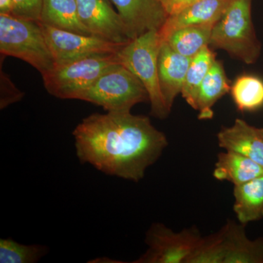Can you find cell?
Returning <instances> with one entry per match:
<instances>
[{"instance_id":"obj_24","label":"cell","mask_w":263,"mask_h":263,"mask_svg":"<svg viewBox=\"0 0 263 263\" xmlns=\"http://www.w3.org/2000/svg\"><path fill=\"white\" fill-rule=\"evenodd\" d=\"M12 15L39 22L42 13L43 0H13Z\"/></svg>"},{"instance_id":"obj_7","label":"cell","mask_w":263,"mask_h":263,"mask_svg":"<svg viewBox=\"0 0 263 263\" xmlns=\"http://www.w3.org/2000/svg\"><path fill=\"white\" fill-rule=\"evenodd\" d=\"M201 238L195 226L175 232L162 223H154L147 231L144 254L133 263H186Z\"/></svg>"},{"instance_id":"obj_28","label":"cell","mask_w":263,"mask_h":263,"mask_svg":"<svg viewBox=\"0 0 263 263\" xmlns=\"http://www.w3.org/2000/svg\"><path fill=\"white\" fill-rule=\"evenodd\" d=\"M259 133H260L261 136H262V137L263 138V127L259 128Z\"/></svg>"},{"instance_id":"obj_12","label":"cell","mask_w":263,"mask_h":263,"mask_svg":"<svg viewBox=\"0 0 263 263\" xmlns=\"http://www.w3.org/2000/svg\"><path fill=\"white\" fill-rule=\"evenodd\" d=\"M231 0H199L169 15L159 31L162 41L171 32L193 26H214L220 20Z\"/></svg>"},{"instance_id":"obj_11","label":"cell","mask_w":263,"mask_h":263,"mask_svg":"<svg viewBox=\"0 0 263 263\" xmlns=\"http://www.w3.org/2000/svg\"><path fill=\"white\" fill-rule=\"evenodd\" d=\"M193 58L174 51L162 41L158 57L159 84L164 105L171 113L176 97L181 93L189 67Z\"/></svg>"},{"instance_id":"obj_2","label":"cell","mask_w":263,"mask_h":263,"mask_svg":"<svg viewBox=\"0 0 263 263\" xmlns=\"http://www.w3.org/2000/svg\"><path fill=\"white\" fill-rule=\"evenodd\" d=\"M252 0H231L220 20L214 26L210 46L224 50L246 64L255 63L262 46L252 18Z\"/></svg>"},{"instance_id":"obj_17","label":"cell","mask_w":263,"mask_h":263,"mask_svg":"<svg viewBox=\"0 0 263 263\" xmlns=\"http://www.w3.org/2000/svg\"><path fill=\"white\" fill-rule=\"evenodd\" d=\"M233 205L237 219L247 224L263 218V175L234 186Z\"/></svg>"},{"instance_id":"obj_8","label":"cell","mask_w":263,"mask_h":263,"mask_svg":"<svg viewBox=\"0 0 263 263\" xmlns=\"http://www.w3.org/2000/svg\"><path fill=\"white\" fill-rule=\"evenodd\" d=\"M39 23L55 64L67 63L96 55L114 54L126 45L111 42L98 36L85 35Z\"/></svg>"},{"instance_id":"obj_6","label":"cell","mask_w":263,"mask_h":263,"mask_svg":"<svg viewBox=\"0 0 263 263\" xmlns=\"http://www.w3.org/2000/svg\"><path fill=\"white\" fill-rule=\"evenodd\" d=\"M117 53L55 64L53 68L42 75L46 91L55 98L78 100L103 72L119 63Z\"/></svg>"},{"instance_id":"obj_26","label":"cell","mask_w":263,"mask_h":263,"mask_svg":"<svg viewBox=\"0 0 263 263\" xmlns=\"http://www.w3.org/2000/svg\"><path fill=\"white\" fill-rule=\"evenodd\" d=\"M197 1L199 0H162V3L167 14L171 15Z\"/></svg>"},{"instance_id":"obj_21","label":"cell","mask_w":263,"mask_h":263,"mask_svg":"<svg viewBox=\"0 0 263 263\" xmlns=\"http://www.w3.org/2000/svg\"><path fill=\"white\" fill-rule=\"evenodd\" d=\"M216 60V53L209 46L204 48L192 60L181 94L193 109L196 104L199 88Z\"/></svg>"},{"instance_id":"obj_25","label":"cell","mask_w":263,"mask_h":263,"mask_svg":"<svg viewBox=\"0 0 263 263\" xmlns=\"http://www.w3.org/2000/svg\"><path fill=\"white\" fill-rule=\"evenodd\" d=\"M1 66L0 83H1V94H0V108H6L11 104L20 101L24 98V93L20 91L10 79L9 76L3 70Z\"/></svg>"},{"instance_id":"obj_5","label":"cell","mask_w":263,"mask_h":263,"mask_svg":"<svg viewBox=\"0 0 263 263\" xmlns=\"http://www.w3.org/2000/svg\"><path fill=\"white\" fill-rule=\"evenodd\" d=\"M78 100L95 104L107 112L131 111L137 104L149 102L144 85L119 63L103 72Z\"/></svg>"},{"instance_id":"obj_1","label":"cell","mask_w":263,"mask_h":263,"mask_svg":"<svg viewBox=\"0 0 263 263\" xmlns=\"http://www.w3.org/2000/svg\"><path fill=\"white\" fill-rule=\"evenodd\" d=\"M76 155L103 174L139 182L168 146L146 116L130 111L91 114L73 132Z\"/></svg>"},{"instance_id":"obj_22","label":"cell","mask_w":263,"mask_h":263,"mask_svg":"<svg viewBox=\"0 0 263 263\" xmlns=\"http://www.w3.org/2000/svg\"><path fill=\"white\" fill-rule=\"evenodd\" d=\"M226 257L224 227L219 231L201 237L186 263H223Z\"/></svg>"},{"instance_id":"obj_9","label":"cell","mask_w":263,"mask_h":263,"mask_svg":"<svg viewBox=\"0 0 263 263\" xmlns=\"http://www.w3.org/2000/svg\"><path fill=\"white\" fill-rule=\"evenodd\" d=\"M82 24L93 35L127 44L131 40L118 12L108 0H76Z\"/></svg>"},{"instance_id":"obj_20","label":"cell","mask_w":263,"mask_h":263,"mask_svg":"<svg viewBox=\"0 0 263 263\" xmlns=\"http://www.w3.org/2000/svg\"><path fill=\"white\" fill-rule=\"evenodd\" d=\"M230 92L240 111H255L263 107V80L258 76H238L232 85Z\"/></svg>"},{"instance_id":"obj_19","label":"cell","mask_w":263,"mask_h":263,"mask_svg":"<svg viewBox=\"0 0 263 263\" xmlns=\"http://www.w3.org/2000/svg\"><path fill=\"white\" fill-rule=\"evenodd\" d=\"M214 26H193L176 29L163 41L183 56L193 58L204 48L210 46Z\"/></svg>"},{"instance_id":"obj_16","label":"cell","mask_w":263,"mask_h":263,"mask_svg":"<svg viewBox=\"0 0 263 263\" xmlns=\"http://www.w3.org/2000/svg\"><path fill=\"white\" fill-rule=\"evenodd\" d=\"M263 175V167L245 156L226 151L217 156L213 176L219 181H228L234 186Z\"/></svg>"},{"instance_id":"obj_13","label":"cell","mask_w":263,"mask_h":263,"mask_svg":"<svg viewBox=\"0 0 263 263\" xmlns=\"http://www.w3.org/2000/svg\"><path fill=\"white\" fill-rule=\"evenodd\" d=\"M217 139L221 148L245 156L263 167V138L259 128L236 119L231 127H221Z\"/></svg>"},{"instance_id":"obj_15","label":"cell","mask_w":263,"mask_h":263,"mask_svg":"<svg viewBox=\"0 0 263 263\" xmlns=\"http://www.w3.org/2000/svg\"><path fill=\"white\" fill-rule=\"evenodd\" d=\"M231 89L222 62L216 60L202 81L197 93L195 110L198 111L200 120L212 119L213 106Z\"/></svg>"},{"instance_id":"obj_3","label":"cell","mask_w":263,"mask_h":263,"mask_svg":"<svg viewBox=\"0 0 263 263\" xmlns=\"http://www.w3.org/2000/svg\"><path fill=\"white\" fill-rule=\"evenodd\" d=\"M0 53L27 62L41 75L55 60L39 22L0 13Z\"/></svg>"},{"instance_id":"obj_10","label":"cell","mask_w":263,"mask_h":263,"mask_svg":"<svg viewBox=\"0 0 263 263\" xmlns=\"http://www.w3.org/2000/svg\"><path fill=\"white\" fill-rule=\"evenodd\" d=\"M125 26L129 39L160 31L168 14L162 0H110Z\"/></svg>"},{"instance_id":"obj_27","label":"cell","mask_w":263,"mask_h":263,"mask_svg":"<svg viewBox=\"0 0 263 263\" xmlns=\"http://www.w3.org/2000/svg\"><path fill=\"white\" fill-rule=\"evenodd\" d=\"M13 7V0H0V13L11 14Z\"/></svg>"},{"instance_id":"obj_14","label":"cell","mask_w":263,"mask_h":263,"mask_svg":"<svg viewBox=\"0 0 263 263\" xmlns=\"http://www.w3.org/2000/svg\"><path fill=\"white\" fill-rule=\"evenodd\" d=\"M224 227L226 257L223 263H263V237L249 239L245 224L228 220Z\"/></svg>"},{"instance_id":"obj_4","label":"cell","mask_w":263,"mask_h":263,"mask_svg":"<svg viewBox=\"0 0 263 263\" xmlns=\"http://www.w3.org/2000/svg\"><path fill=\"white\" fill-rule=\"evenodd\" d=\"M162 40L160 32L152 30L124 46L117 53L118 62L129 69L144 85L149 98L151 114L160 119L170 112L164 105L158 78V57Z\"/></svg>"},{"instance_id":"obj_23","label":"cell","mask_w":263,"mask_h":263,"mask_svg":"<svg viewBox=\"0 0 263 263\" xmlns=\"http://www.w3.org/2000/svg\"><path fill=\"white\" fill-rule=\"evenodd\" d=\"M43 245H24L11 238L0 239V263H35L47 254Z\"/></svg>"},{"instance_id":"obj_18","label":"cell","mask_w":263,"mask_h":263,"mask_svg":"<svg viewBox=\"0 0 263 263\" xmlns=\"http://www.w3.org/2000/svg\"><path fill=\"white\" fill-rule=\"evenodd\" d=\"M39 22L62 30L93 35L81 22L76 0H43Z\"/></svg>"}]
</instances>
